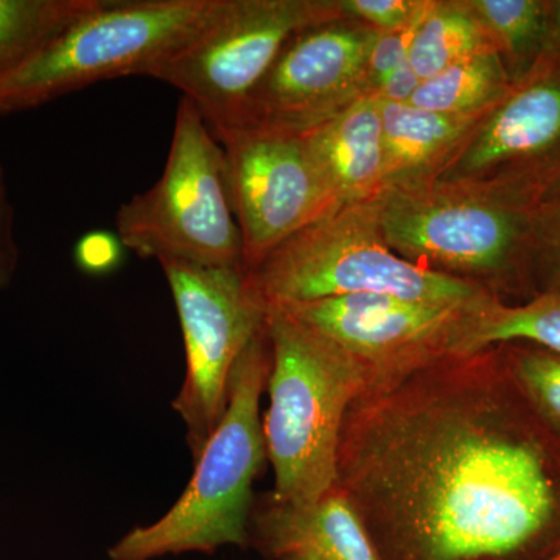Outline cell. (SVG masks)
<instances>
[{
  "mask_svg": "<svg viewBox=\"0 0 560 560\" xmlns=\"http://www.w3.org/2000/svg\"><path fill=\"white\" fill-rule=\"evenodd\" d=\"M335 489L381 560L560 552V438L500 346L364 388L342 422Z\"/></svg>",
  "mask_w": 560,
  "mask_h": 560,
  "instance_id": "6da1fadb",
  "label": "cell"
},
{
  "mask_svg": "<svg viewBox=\"0 0 560 560\" xmlns=\"http://www.w3.org/2000/svg\"><path fill=\"white\" fill-rule=\"evenodd\" d=\"M265 308L271 342L264 422L275 469L271 501L305 510L335 489L342 422L368 378L326 338L280 308Z\"/></svg>",
  "mask_w": 560,
  "mask_h": 560,
  "instance_id": "7a4b0ae2",
  "label": "cell"
},
{
  "mask_svg": "<svg viewBox=\"0 0 560 560\" xmlns=\"http://www.w3.org/2000/svg\"><path fill=\"white\" fill-rule=\"evenodd\" d=\"M270 371L265 319L235 363L226 411L195 459L189 486L164 517L121 537L110 548V560H153L246 544L254 480L268 458L260 397Z\"/></svg>",
  "mask_w": 560,
  "mask_h": 560,
  "instance_id": "3957f363",
  "label": "cell"
},
{
  "mask_svg": "<svg viewBox=\"0 0 560 560\" xmlns=\"http://www.w3.org/2000/svg\"><path fill=\"white\" fill-rule=\"evenodd\" d=\"M536 206L440 184L386 189L378 197L383 237L401 259L477 283L503 302L536 296Z\"/></svg>",
  "mask_w": 560,
  "mask_h": 560,
  "instance_id": "277c9868",
  "label": "cell"
},
{
  "mask_svg": "<svg viewBox=\"0 0 560 560\" xmlns=\"http://www.w3.org/2000/svg\"><path fill=\"white\" fill-rule=\"evenodd\" d=\"M265 307L353 294H386L430 304H480L488 290L401 259L383 237L378 198L342 206L294 234L245 271Z\"/></svg>",
  "mask_w": 560,
  "mask_h": 560,
  "instance_id": "5b68a950",
  "label": "cell"
},
{
  "mask_svg": "<svg viewBox=\"0 0 560 560\" xmlns=\"http://www.w3.org/2000/svg\"><path fill=\"white\" fill-rule=\"evenodd\" d=\"M221 0H103L20 68L0 75V114L38 108L98 81L147 75L197 38Z\"/></svg>",
  "mask_w": 560,
  "mask_h": 560,
  "instance_id": "8992f818",
  "label": "cell"
},
{
  "mask_svg": "<svg viewBox=\"0 0 560 560\" xmlns=\"http://www.w3.org/2000/svg\"><path fill=\"white\" fill-rule=\"evenodd\" d=\"M116 234L143 259L202 267H243L232 212L226 156L208 121L180 98L167 164L153 187L117 210Z\"/></svg>",
  "mask_w": 560,
  "mask_h": 560,
  "instance_id": "52a82bcc",
  "label": "cell"
},
{
  "mask_svg": "<svg viewBox=\"0 0 560 560\" xmlns=\"http://www.w3.org/2000/svg\"><path fill=\"white\" fill-rule=\"evenodd\" d=\"M341 16L340 0H221L200 35L145 77L183 92L219 138L238 127L250 95L294 35Z\"/></svg>",
  "mask_w": 560,
  "mask_h": 560,
  "instance_id": "ba28073f",
  "label": "cell"
},
{
  "mask_svg": "<svg viewBox=\"0 0 560 560\" xmlns=\"http://www.w3.org/2000/svg\"><path fill=\"white\" fill-rule=\"evenodd\" d=\"M178 311L186 377L173 408L197 459L217 430L230 397L235 363L267 319L243 267H202L160 260Z\"/></svg>",
  "mask_w": 560,
  "mask_h": 560,
  "instance_id": "9c48e42d",
  "label": "cell"
},
{
  "mask_svg": "<svg viewBox=\"0 0 560 560\" xmlns=\"http://www.w3.org/2000/svg\"><path fill=\"white\" fill-rule=\"evenodd\" d=\"M429 184L470 187L534 205L559 186L560 61L541 60L512 84Z\"/></svg>",
  "mask_w": 560,
  "mask_h": 560,
  "instance_id": "30bf717a",
  "label": "cell"
},
{
  "mask_svg": "<svg viewBox=\"0 0 560 560\" xmlns=\"http://www.w3.org/2000/svg\"><path fill=\"white\" fill-rule=\"evenodd\" d=\"M482 302L430 304L353 294L276 308L337 346L359 364L371 386L466 353L471 319Z\"/></svg>",
  "mask_w": 560,
  "mask_h": 560,
  "instance_id": "8fae6325",
  "label": "cell"
},
{
  "mask_svg": "<svg viewBox=\"0 0 560 560\" xmlns=\"http://www.w3.org/2000/svg\"><path fill=\"white\" fill-rule=\"evenodd\" d=\"M226 156L232 212L249 271L294 234L340 209L302 135L241 128L215 138Z\"/></svg>",
  "mask_w": 560,
  "mask_h": 560,
  "instance_id": "7c38bea8",
  "label": "cell"
},
{
  "mask_svg": "<svg viewBox=\"0 0 560 560\" xmlns=\"http://www.w3.org/2000/svg\"><path fill=\"white\" fill-rule=\"evenodd\" d=\"M378 33L341 16L294 35L250 95L234 130L264 128L304 135L368 97L364 70Z\"/></svg>",
  "mask_w": 560,
  "mask_h": 560,
  "instance_id": "4fadbf2b",
  "label": "cell"
},
{
  "mask_svg": "<svg viewBox=\"0 0 560 560\" xmlns=\"http://www.w3.org/2000/svg\"><path fill=\"white\" fill-rule=\"evenodd\" d=\"M308 153L337 205L375 200L386 190L381 102L361 97L304 132Z\"/></svg>",
  "mask_w": 560,
  "mask_h": 560,
  "instance_id": "5bb4252c",
  "label": "cell"
},
{
  "mask_svg": "<svg viewBox=\"0 0 560 560\" xmlns=\"http://www.w3.org/2000/svg\"><path fill=\"white\" fill-rule=\"evenodd\" d=\"M260 547L283 559L381 560L352 504L338 489L305 510L270 503L256 515Z\"/></svg>",
  "mask_w": 560,
  "mask_h": 560,
  "instance_id": "9a60e30c",
  "label": "cell"
},
{
  "mask_svg": "<svg viewBox=\"0 0 560 560\" xmlns=\"http://www.w3.org/2000/svg\"><path fill=\"white\" fill-rule=\"evenodd\" d=\"M381 102V101H378ZM386 189L425 186L480 117L381 102Z\"/></svg>",
  "mask_w": 560,
  "mask_h": 560,
  "instance_id": "2e32d148",
  "label": "cell"
},
{
  "mask_svg": "<svg viewBox=\"0 0 560 560\" xmlns=\"http://www.w3.org/2000/svg\"><path fill=\"white\" fill-rule=\"evenodd\" d=\"M495 50L481 51L423 80L410 105L453 116L480 117L511 91Z\"/></svg>",
  "mask_w": 560,
  "mask_h": 560,
  "instance_id": "e0dca14e",
  "label": "cell"
},
{
  "mask_svg": "<svg viewBox=\"0 0 560 560\" xmlns=\"http://www.w3.org/2000/svg\"><path fill=\"white\" fill-rule=\"evenodd\" d=\"M103 0H0V75L20 68Z\"/></svg>",
  "mask_w": 560,
  "mask_h": 560,
  "instance_id": "ac0fdd59",
  "label": "cell"
},
{
  "mask_svg": "<svg viewBox=\"0 0 560 560\" xmlns=\"http://www.w3.org/2000/svg\"><path fill=\"white\" fill-rule=\"evenodd\" d=\"M499 54L511 84L539 65L545 44V0H463Z\"/></svg>",
  "mask_w": 560,
  "mask_h": 560,
  "instance_id": "d6986e66",
  "label": "cell"
},
{
  "mask_svg": "<svg viewBox=\"0 0 560 560\" xmlns=\"http://www.w3.org/2000/svg\"><path fill=\"white\" fill-rule=\"evenodd\" d=\"M506 342H529L560 355V291L521 304L499 298L482 302L471 319L466 353Z\"/></svg>",
  "mask_w": 560,
  "mask_h": 560,
  "instance_id": "ffe728a7",
  "label": "cell"
},
{
  "mask_svg": "<svg viewBox=\"0 0 560 560\" xmlns=\"http://www.w3.org/2000/svg\"><path fill=\"white\" fill-rule=\"evenodd\" d=\"M488 50H493L492 44L463 0H431L412 39L408 62L423 81Z\"/></svg>",
  "mask_w": 560,
  "mask_h": 560,
  "instance_id": "44dd1931",
  "label": "cell"
},
{
  "mask_svg": "<svg viewBox=\"0 0 560 560\" xmlns=\"http://www.w3.org/2000/svg\"><path fill=\"white\" fill-rule=\"evenodd\" d=\"M530 407L560 438V355L529 342L499 345Z\"/></svg>",
  "mask_w": 560,
  "mask_h": 560,
  "instance_id": "7402d4cb",
  "label": "cell"
},
{
  "mask_svg": "<svg viewBox=\"0 0 560 560\" xmlns=\"http://www.w3.org/2000/svg\"><path fill=\"white\" fill-rule=\"evenodd\" d=\"M533 285L536 296L560 291V184L536 206Z\"/></svg>",
  "mask_w": 560,
  "mask_h": 560,
  "instance_id": "603a6c76",
  "label": "cell"
},
{
  "mask_svg": "<svg viewBox=\"0 0 560 560\" xmlns=\"http://www.w3.org/2000/svg\"><path fill=\"white\" fill-rule=\"evenodd\" d=\"M342 14L375 31H400L415 24L429 9L430 0H340Z\"/></svg>",
  "mask_w": 560,
  "mask_h": 560,
  "instance_id": "cb8c5ba5",
  "label": "cell"
},
{
  "mask_svg": "<svg viewBox=\"0 0 560 560\" xmlns=\"http://www.w3.org/2000/svg\"><path fill=\"white\" fill-rule=\"evenodd\" d=\"M422 18L400 31L378 33L364 70V88H366L368 97H374L383 81L408 61L412 39Z\"/></svg>",
  "mask_w": 560,
  "mask_h": 560,
  "instance_id": "d4e9b609",
  "label": "cell"
},
{
  "mask_svg": "<svg viewBox=\"0 0 560 560\" xmlns=\"http://www.w3.org/2000/svg\"><path fill=\"white\" fill-rule=\"evenodd\" d=\"M124 249L116 232L91 231L77 242L73 257L81 271L102 276L120 267Z\"/></svg>",
  "mask_w": 560,
  "mask_h": 560,
  "instance_id": "484cf974",
  "label": "cell"
},
{
  "mask_svg": "<svg viewBox=\"0 0 560 560\" xmlns=\"http://www.w3.org/2000/svg\"><path fill=\"white\" fill-rule=\"evenodd\" d=\"M20 250L14 237V209L10 201L5 173L0 165V290L9 285L16 270Z\"/></svg>",
  "mask_w": 560,
  "mask_h": 560,
  "instance_id": "4316f807",
  "label": "cell"
},
{
  "mask_svg": "<svg viewBox=\"0 0 560 560\" xmlns=\"http://www.w3.org/2000/svg\"><path fill=\"white\" fill-rule=\"evenodd\" d=\"M422 80L416 75L411 69L410 62H405L400 68L394 70L393 73L383 81L375 92L374 97L385 103H397V105H407L415 97L416 91L419 90Z\"/></svg>",
  "mask_w": 560,
  "mask_h": 560,
  "instance_id": "83f0119b",
  "label": "cell"
},
{
  "mask_svg": "<svg viewBox=\"0 0 560 560\" xmlns=\"http://www.w3.org/2000/svg\"><path fill=\"white\" fill-rule=\"evenodd\" d=\"M541 60L560 61V0H545V44Z\"/></svg>",
  "mask_w": 560,
  "mask_h": 560,
  "instance_id": "f1b7e54d",
  "label": "cell"
},
{
  "mask_svg": "<svg viewBox=\"0 0 560 560\" xmlns=\"http://www.w3.org/2000/svg\"><path fill=\"white\" fill-rule=\"evenodd\" d=\"M282 560H320V559L315 558V556H311V555H291V556H287V558H283Z\"/></svg>",
  "mask_w": 560,
  "mask_h": 560,
  "instance_id": "f546056e",
  "label": "cell"
},
{
  "mask_svg": "<svg viewBox=\"0 0 560 560\" xmlns=\"http://www.w3.org/2000/svg\"><path fill=\"white\" fill-rule=\"evenodd\" d=\"M550 560H560V552H559V555H556L555 558H551Z\"/></svg>",
  "mask_w": 560,
  "mask_h": 560,
  "instance_id": "4dcf8cb0",
  "label": "cell"
}]
</instances>
